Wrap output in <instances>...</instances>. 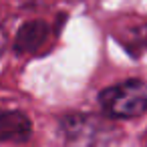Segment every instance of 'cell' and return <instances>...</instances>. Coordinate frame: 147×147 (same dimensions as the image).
<instances>
[{"label":"cell","instance_id":"obj_1","mask_svg":"<svg viewBox=\"0 0 147 147\" xmlns=\"http://www.w3.org/2000/svg\"><path fill=\"white\" fill-rule=\"evenodd\" d=\"M57 137L65 147H109L119 137V129L107 115L73 111L59 117Z\"/></svg>","mask_w":147,"mask_h":147},{"label":"cell","instance_id":"obj_2","mask_svg":"<svg viewBox=\"0 0 147 147\" xmlns=\"http://www.w3.org/2000/svg\"><path fill=\"white\" fill-rule=\"evenodd\" d=\"M99 105L109 119H137L147 113V83L127 79L99 93Z\"/></svg>","mask_w":147,"mask_h":147},{"label":"cell","instance_id":"obj_3","mask_svg":"<svg viewBox=\"0 0 147 147\" xmlns=\"http://www.w3.org/2000/svg\"><path fill=\"white\" fill-rule=\"evenodd\" d=\"M51 38V24L42 18L26 20L18 26L14 40H12V51L16 55H36L47 40Z\"/></svg>","mask_w":147,"mask_h":147},{"label":"cell","instance_id":"obj_4","mask_svg":"<svg viewBox=\"0 0 147 147\" xmlns=\"http://www.w3.org/2000/svg\"><path fill=\"white\" fill-rule=\"evenodd\" d=\"M32 137V121L24 111L0 109V143H26Z\"/></svg>","mask_w":147,"mask_h":147},{"label":"cell","instance_id":"obj_5","mask_svg":"<svg viewBox=\"0 0 147 147\" xmlns=\"http://www.w3.org/2000/svg\"><path fill=\"white\" fill-rule=\"evenodd\" d=\"M113 38L131 59H139L147 51V20L133 24H119L113 30Z\"/></svg>","mask_w":147,"mask_h":147},{"label":"cell","instance_id":"obj_6","mask_svg":"<svg viewBox=\"0 0 147 147\" xmlns=\"http://www.w3.org/2000/svg\"><path fill=\"white\" fill-rule=\"evenodd\" d=\"M6 45H8V34H6V30H4V26H2V22H0V55L4 53Z\"/></svg>","mask_w":147,"mask_h":147}]
</instances>
